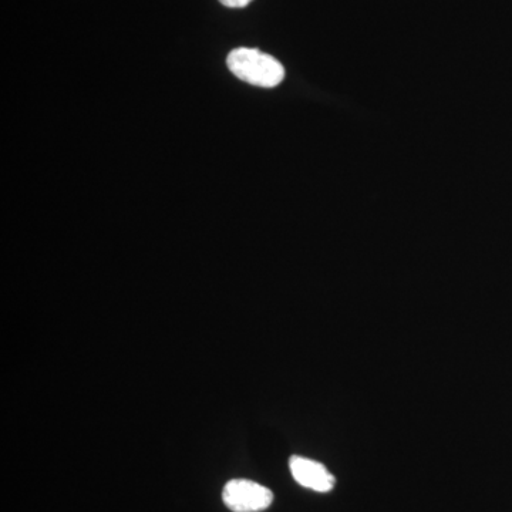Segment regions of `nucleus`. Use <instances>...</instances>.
Here are the masks:
<instances>
[{"label": "nucleus", "mask_w": 512, "mask_h": 512, "mask_svg": "<svg viewBox=\"0 0 512 512\" xmlns=\"http://www.w3.org/2000/svg\"><path fill=\"white\" fill-rule=\"evenodd\" d=\"M228 69L242 82L252 86L274 89L285 79V69L275 57L258 49L239 47L227 57Z\"/></svg>", "instance_id": "1"}, {"label": "nucleus", "mask_w": 512, "mask_h": 512, "mask_svg": "<svg viewBox=\"0 0 512 512\" xmlns=\"http://www.w3.org/2000/svg\"><path fill=\"white\" fill-rule=\"evenodd\" d=\"M222 5L227 6V8L231 9H241L248 6L252 0H220Z\"/></svg>", "instance_id": "4"}, {"label": "nucleus", "mask_w": 512, "mask_h": 512, "mask_svg": "<svg viewBox=\"0 0 512 512\" xmlns=\"http://www.w3.org/2000/svg\"><path fill=\"white\" fill-rule=\"evenodd\" d=\"M292 477L296 483L316 493H329L335 487L336 478L319 461L301 456H293L289 460Z\"/></svg>", "instance_id": "3"}, {"label": "nucleus", "mask_w": 512, "mask_h": 512, "mask_svg": "<svg viewBox=\"0 0 512 512\" xmlns=\"http://www.w3.org/2000/svg\"><path fill=\"white\" fill-rule=\"evenodd\" d=\"M222 500L232 512H259L271 507L274 493L251 480H231L225 484Z\"/></svg>", "instance_id": "2"}]
</instances>
